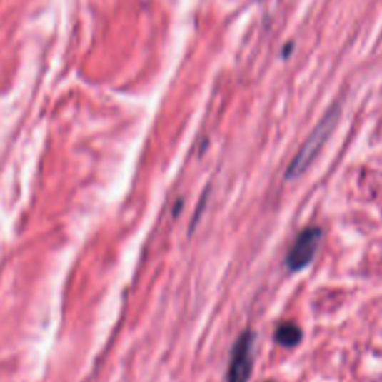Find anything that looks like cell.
I'll list each match as a JSON object with an SVG mask.
<instances>
[{
  "instance_id": "277c9868",
  "label": "cell",
  "mask_w": 382,
  "mask_h": 382,
  "mask_svg": "<svg viewBox=\"0 0 382 382\" xmlns=\"http://www.w3.org/2000/svg\"><path fill=\"white\" fill-rule=\"evenodd\" d=\"M300 339H302V332H300V328L296 324L285 323L276 332V341L281 343L283 347H294V345L300 343Z\"/></svg>"
},
{
  "instance_id": "7a4b0ae2",
  "label": "cell",
  "mask_w": 382,
  "mask_h": 382,
  "mask_svg": "<svg viewBox=\"0 0 382 382\" xmlns=\"http://www.w3.org/2000/svg\"><path fill=\"white\" fill-rule=\"evenodd\" d=\"M321 236H323V233L317 227L303 228L302 233L298 234L287 255V266L291 272L303 270L311 263L318 246H321Z\"/></svg>"
},
{
  "instance_id": "3957f363",
  "label": "cell",
  "mask_w": 382,
  "mask_h": 382,
  "mask_svg": "<svg viewBox=\"0 0 382 382\" xmlns=\"http://www.w3.org/2000/svg\"><path fill=\"white\" fill-rule=\"evenodd\" d=\"M253 369V333L243 332L234 343L231 363H228V382H248Z\"/></svg>"
},
{
  "instance_id": "6da1fadb",
  "label": "cell",
  "mask_w": 382,
  "mask_h": 382,
  "mask_svg": "<svg viewBox=\"0 0 382 382\" xmlns=\"http://www.w3.org/2000/svg\"><path fill=\"white\" fill-rule=\"evenodd\" d=\"M336 119H338V116H336V107H333V109L324 116L323 122L313 129L308 141L302 144L300 152L294 156L293 164L288 165L287 169V179H296V176H300V174L311 165L313 159L317 158V154L321 152V149H323V144L326 143L328 135H330L333 124H336Z\"/></svg>"
}]
</instances>
